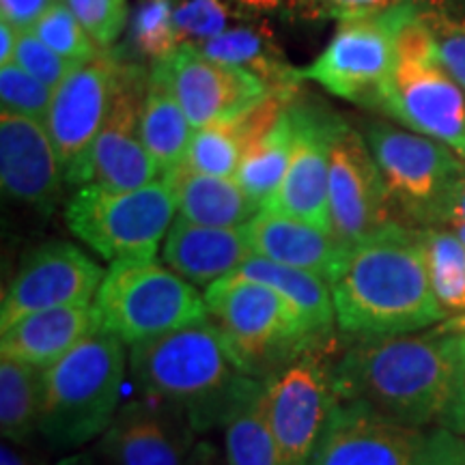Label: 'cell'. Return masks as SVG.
<instances>
[{
    "mask_svg": "<svg viewBox=\"0 0 465 465\" xmlns=\"http://www.w3.org/2000/svg\"><path fill=\"white\" fill-rule=\"evenodd\" d=\"M341 401L394 422L465 435V366L455 334L360 341L332 366Z\"/></svg>",
    "mask_w": 465,
    "mask_h": 465,
    "instance_id": "1",
    "label": "cell"
},
{
    "mask_svg": "<svg viewBox=\"0 0 465 465\" xmlns=\"http://www.w3.org/2000/svg\"><path fill=\"white\" fill-rule=\"evenodd\" d=\"M336 325L358 341L414 334L441 323L420 229L391 224L345 248L330 278Z\"/></svg>",
    "mask_w": 465,
    "mask_h": 465,
    "instance_id": "2",
    "label": "cell"
},
{
    "mask_svg": "<svg viewBox=\"0 0 465 465\" xmlns=\"http://www.w3.org/2000/svg\"><path fill=\"white\" fill-rule=\"evenodd\" d=\"M130 371L143 397L179 407L194 431L224 427L263 383L243 373L212 319L130 347Z\"/></svg>",
    "mask_w": 465,
    "mask_h": 465,
    "instance_id": "3",
    "label": "cell"
},
{
    "mask_svg": "<svg viewBox=\"0 0 465 465\" xmlns=\"http://www.w3.org/2000/svg\"><path fill=\"white\" fill-rule=\"evenodd\" d=\"M127 364L125 342L97 330L45 369L39 433L58 449L102 438L121 407Z\"/></svg>",
    "mask_w": 465,
    "mask_h": 465,
    "instance_id": "4",
    "label": "cell"
},
{
    "mask_svg": "<svg viewBox=\"0 0 465 465\" xmlns=\"http://www.w3.org/2000/svg\"><path fill=\"white\" fill-rule=\"evenodd\" d=\"M203 298L237 364L254 380H267L322 342L270 284L231 274L209 284Z\"/></svg>",
    "mask_w": 465,
    "mask_h": 465,
    "instance_id": "5",
    "label": "cell"
},
{
    "mask_svg": "<svg viewBox=\"0 0 465 465\" xmlns=\"http://www.w3.org/2000/svg\"><path fill=\"white\" fill-rule=\"evenodd\" d=\"M377 108L465 158V89L441 65L414 3H405L397 28V61Z\"/></svg>",
    "mask_w": 465,
    "mask_h": 465,
    "instance_id": "6",
    "label": "cell"
},
{
    "mask_svg": "<svg viewBox=\"0 0 465 465\" xmlns=\"http://www.w3.org/2000/svg\"><path fill=\"white\" fill-rule=\"evenodd\" d=\"M93 308L104 332L130 347L209 319L194 284L153 259L113 261Z\"/></svg>",
    "mask_w": 465,
    "mask_h": 465,
    "instance_id": "7",
    "label": "cell"
},
{
    "mask_svg": "<svg viewBox=\"0 0 465 465\" xmlns=\"http://www.w3.org/2000/svg\"><path fill=\"white\" fill-rule=\"evenodd\" d=\"M173 192L164 179L136 190L78 185L65 205L69 231L106 261L155 259L171 229Z\"/></svg>",
    "mask_w": 465,
    "mask_h": 465,
    "instance_id": "8",
    "label": "cell"
},
{
    "mask_svg": "<svg viewBox=\"0 0 465 465\" xmlns=\"http://www.w3.org/2000/svg\"><path fill=\"white\" fill-rule=\"evenodd\" d=\"M364 138L380 168L388 205L399 224L444 223L465 164L455 151L418 132L366 125Z\"/></svg>",
    "mask_w": 465,
    "mask_h": 465,
    "instance_id": "9",
    "label": "cell"
},
{
    "mask_svg": "<svg viewBox=\"0 0 465 465\" xmlns=\"http://www.w3.org/2000/svg\"><path fill=\"white\" fill-rule=\"evenodd\" d=\"M308 465H465V440L394 422L360 401H341Z\"/></svg>",
    "mask_w": 465,
    "mask_h": 465,
    "instance_id": "10",
    "label": "cell"
},
{
    "mask_svg": "<svg viewBox=\"0 0 465 465\" xmlns=\"http://www.w3.org/2000/svg\"><path fill=\"white\" fill-rule=\"evenodd\" d=\"M403 11L405 0L380 14L341 20L332 42L302 69V78L347 102L377 108L397 61V28Z\"/></svg>",
    "mask_w": 465,
    "mask_h": 465,
    "instance_id": "11",
    "label": "cell"
},
{
    "mask_svg": "<svg viewBox=\"0 0 465 465\" xmlns=\"http://www.w3.org/2000/svg\"><path fill=\"white\" fill-rule=\"evenodd\" d=\"M265 394L281 465H308L341 403L332 366L317 349H308L267 377Z\"/></svg>",
    "mask_w": 465,
    "mask_h": 465,
    "instance_id": "12",
    "label": "cell"
},
{
    "mask_svg": "<svg viewBox=\"0 0 465 465\" xmlns=\"http://www.w3.org/2000/svg\"><path fill=\"white\" fill-rule=\"evenodd\" d=\"M125 63L114 52L83 63L54 89L45 119L48 132L61 160L65 182L83 185L93 143L100 136L113 108Z\"/></svg>",
    "mask_w": 465,
    "mask_h": 465,
    "instance_id": "13",
    "label": "cell"
},
{
    "mask_svg": "<svg viewBox=\"0 0 465 465\" xmlns=\"http://www.w3.org/2000/svg\"><path fill=\"white\" fill-rule=\"evenodd\" d=\"M104 274L74 243L52 242L31 250L3 293L0 330L33 312L91 304Z\"/></svg>",
    "mask_w": 465,
    "mask_h": 465,
    "instance_id": "14",
    "label": "cell"
},
{
    "mask_svg": "<svg viewBox=\"0 0 465 465\" xmlns=\"http://www.w3.org/2000/svg\"><path fill=\"white\" fill-rule=\"evenodd\" d=\"M397 224L364 134L341 121L330 149V231L342 246Z\"/></svg>",
    "mask_w": 465,
    "mask_h": 465,
    "instance_id": "15",
    "label": "cell"
},
{
    "mask_svg": "<svg viewBox=\"0 0 465 465\" xmlns=\"http://www.w3.org/2000/svg\"><path fill=\"white\" fill-rule=\"evenodd\" d=\"M158 65L194 130L237 119L272 95L259 75L209 58L194 45H179Z\"/></svg>",
    "mask_w": 465,
    "mask_h": 465,
    "instance_id": "16",
    "label": "cell"
},
{
    "mask_svg": "<svg viewBox=\"0 0 465 465\" xmlns=\"http://www.w3.org/2000/svg\"><path fill=\"white\" fill-rule=\"evenodd\" d=\"M295 119L293 153L281 185L265 203V212L302 220L330 231V149L339 116L311 104L291 102Z\"/></svg>",
    "mask_w": 465,
    "mask_h": 465,
    "instance_id": "17",
    "label": "cell"
},
{
    "mask_svg": "<svg viewBox=\"0 0 465 465\" xmlns=\"http://www.w3.org/2000/svg\"><path fill=\"white\" fill-rule=\"evenodd\" d=\"M147 84L149 74L125 63L113 108L100 136L93 143L83 185L93 183L108 190H136L155 182L160 168L151 158L141 136Z\"/></svg>",
    "mask_w": 465,
    "mask_h": 465,
    "instance_id": "18",
    "label": "cell"
},
{
    "mask_svg": "<svg viewBox=\"0 0 465 465\" xmlns=\"http://www.w3.org/2000/svg\"><path fill=\"white\" fill-rule=\"evenodd\" d=\"M192 435L194 427L179 407L144 397L119 407L100 449L114 465H185Z\"/></svg>",
    "mask_w": 465,
    "mask_h": 465,
    "instance_id": "19",
    "label": "cell"
},
{
    "mask_svg": "<svg viewBox=\"0 0 465 465\" xmlns=\"http://www.w3.org/2000/svg\"><path fill=\"white\" fill-rule=\"evenodd\" d=\"M63 173L48 125L33 116L0 114V183L17 203L50 213L61 196Z\"/></svg>",
    "mask_w": 465,
    "mask_h": 465,
    "instance_id": "20",
    "label": "cell"
},
{
    "mask_svg": "<svg viewBox=\"0 0 465 465\" xmlns=\"http://www.w3.org/2000/svg\"><path fill=\"white\" fill-rule=\"evenodd\" d=\"M162 257L174 274L207 289L220 278L235 274L254 254L243 226H205L179 216L166 232Z\"/></svg>",
    "mask_w": 465,
    "mask_h": 465,
    "instance_id": "21",
    "label": "cell"
},
{
    "mask_svg": "<svg viewBox=\"0 0 465 465\" xmlns=\"http://www.w3.org/2000/svg\"><path fill=\"white\" fill-rule=\"evenodd\" d=\"M97 330L102 328L93 304L33 312L0 330V358L45 371Z\"/></svg>",
    "mask_w": 465,
    "mask_h": 465,
    "instance_id": "22",
    "label": "cell"
},
{
    "mask_svg": "<svg viewBox=\"0 0 465 465\" xmlns=\"http://www.w3.org/2000/svg\"><path fill=\"white\" fill-rule=\"evenodd\" d=\"M254 257H263L274 263L311 272L323 281L336 272V265L347 246L332 232L302 223V220L261 212L243 226Z\"/></svg>",
    "mask_w": 465,
    "mask_h": 465,
    "instance_id": "23",
    "label": "cell"
},
{
    "mask_svg": "<svg viewBox=\"0 0 465 465\" xmlns=\"http://www.w3.org/2000/svg\"><path fill=\"white\" fill-rule=\"evenodd\" d=\"M291 100L295 97L272 93L267 100L237 119L194 130L182 164L194 173L209 174V177L235 179L243 155L274 127L278 116L282 114Z\"/></svg>",
    "mask_w": 465,
    "mask_h": 465,
    "instance_id": "24",
    "label": "cell"
},
{
    "mask_svg": "<svg viewBox=\"0 0 465 465\" xmlns=\"http://www.w3.org/2000/svg\"><path fill=\"white\" fill-rule=\"evenodd\" d=\"M173 192L179 216L205 226H246L261 212V205L243 192L235 179L209 177L177 164L162 174Z\"/></svg>",
    "mask_w": 465,
    "mask_h": 465,
    "instance_id": "25",
    "label": "cell"
},
{
    "mask_svg": "<svg viewBox=\"0 0 465 465\" xmlns=\"http://www.w3.org/2000/svg\"><path fill=\"white\" fill-rule=\"evenodd\" d=\"M203 54L216 61L243 67L267 84L272 93L284 97L298 95L302 78L300 69L289 65L287 56L278 48L267 28L232 26L209 42L194 45Z\"/></svg>",
    "mask_w": 465,
    "mask_h": 465,
    "instance_id": "26",
    "label": "cell"
},
{
    "mask_svg": "<svg viewBox=\"0 0 465 465\" xmlns=\"http://www.w3.org/2000/svg\"><path fill=\"white\" fill-rule=\"evenodd\" d=\"M192 134L194 127L174 95L164 69L153 63L149 72L147 95H144L141 136L162 174L182 164Z\"/></svg>",
    "mask_w": 465,
    "mask_h": 465,
    "instance_id": "27",
    "label": "cell"
},
{
    "mask_svg": "<svg viewBox=\"0 0 465 465\" xmlns=\"http://www.w3.org/2000/svg\"><path fill=\"white\" fill-rule=\"evenodd\" d=\"M235 274L252 278V281L276 289L298 311V315L304 319L311 332L322 341L334 330L336 311L332 291L323 278L311 274V272L274 263V261L263 257H250Z\"/></svg>",
    "mask_w": 465,
    "mask_h": 465,
    "instance_id": "28",
    "label": "cell"
},
{
    "mask_svg": "<svg viewBox=\"0 0 465 465\" xmlns=\"http://www.w3.org/2000/svg\"><path fill=\"white\" fill-rule=\"evenodd\" d=\"M291 102L278 116L274 127L248 149L235 174V182L242 185L250 199L259 203L261 209L281 185L289 168L291 153H293L295 119Z\"/></svg>",
    "mask_w": 465,
    "mask_h": 465,
    "instance_id": "29",
    "label": "cell"
},
{
    "mask_svg": "<svg viewBox=\"0 0 465 465\" xmlns=\"http://www.w3.org/2000/svg\"><path fill=\"white\" fill-rule=\"evenodd\" d=\"M42 369L0 358V429L11 444H25L42 420Z\"/></svg>",
    "mask_w": 465,
    "mask_h": 465,
    "instance_id": "30",
    "label": "cell"
},
{
    "mask_svg": "<svg viewBox=\"0 0 465 465\" xmlns=\"http://www.w3.org/2000/svg\"><path fill=\"white\" fill-rule=\"evenodd\" d=\"M226 465H281L278 444L267 416L265 380L224 424Z\"/></svg>",
    "mask_w": 465,
    "mask_h": 465,
    "instance_id": "31",
    "label": "cell"
},
{
    "mask_svg": "<svg viewBox=\"0 0 465 465\" xmlns=\"http://www.w3.org/2000/svg\"><path fill=\"white\" fill-rule=\"evenodd\" d=\"M422 248L435 300L446 317L465 315V243L455 231H422Z\"/></svg>",
    "mask_w": 465,
    "mask_h": 465,
    "instance_id": "32",
    "label": "cell"
},
{
    "mask_svg": "<svg viewBox=\"0 0 465 465\" xmlns=\"http://www.w3.org/2000/svg\"><path fill=\"white\" fill-rule=\"evenodd\" d=\"M174 0H143L130 20L132 48L153 63L164 61L179 48L174 31Z\"/></svg>",
    "mask_w": 465,
    "mask_h": 465,
    "instance_id": "33",
    "label": "cell"
},
{
    "mask_svg": "<svg viewBox=\"0 0 465 465\" xmlns=\"http://www.w3.org/2000/svg\"><path fill=\"white\" fill-rule=\"evenodd\" d=\"M31 31L37 35L48 48L54 50L56 54L75 63V65H83V63L91 61L93 56L100 54L95 42L91 39V35L84 31V26L80 25L78 17L74 15V11L69 9L63 0H56V3L35 22Z\"/></svg>",
    "mask_w": 465,
    "mask_h": 465,
    "instance_id": "34",
    "label": "cell"
},
{
    "mask_svg": "<svg viewBox=\"0 0 465 465\" xmlns=\"http://www.w3.org/2000/svg\"><path fill=\"white\" fill-rule=\"evenodd\" d=\"M418 15L431 33L441 65L465 89V14L431 5L418 7Z\"/></svg>",
    "mask_w": 465,
    "mask_h": 465,
    "instance_id": "35",
    "label": "cell"
},
{
    "mask_svg": "<svg viewBox=\"0 0 465 465\" xmlns=\"http://www.w3.org/2000/svg\"><path fill=\"white\" fill-rule=\"evenodd\" d=\"M174 31L182 45H201L229 31L232 11L224 0H174Z\"/></svg>",
    "mask_w": 465,
    "mask_h": 465,
    "instance_id": "36",
    "label": "cell"
},
{
    "mask_svg": "<svg viewBox=\"0 0 465 465\" xmlns=\"http://www.w3.org/2000/svg\"><path fill=\"white\" fill-rule=\"evenodd\" d=\"M52 97L54 89L44 84L35 75L25 72L15 63L0 67V102H3V113L25 114L33 119H48Z\"/></svg>",
    "mask_w": 465,
    "mask_h": 465,
    "instance_id": "37",
    "label": "cell"
},
{
    "mask_svg": "<svg viewBox=\"0 0 465 465\" xmlns=\"http://www.w3.org/2000/svg\"><path fill=\"white\" fill-rule=\"evenodd\" d=\"M91 35L97 48L106 50L124 33L127 0H63Z\"/></svg>",
    "mask_w": 465,
    "mask_h": 465,
    "instance_id": "38",
    "label": "cell"
},
{
    "mask_svg": "<svg viewBox=\"0 0 465 465\" xmlns=\"http://www.w3.org/2000/svg\"><path fill=\"white\" fill-rule=\"evenodd\" d=\"M14 63L37 80H42L44 84L52 86V89H56L78 67L75 63L67 61V58L48 48L33 31H20Z\"/></svg>",
    "mask_w": 465,
    "mask_h": 465,
    "instance_id": "39",
    "label": "cell"
},
{
    "mask_svg": "<svg viewBox=\"0 0 465 465\" xmlns=\"http://www.w3.org/2000/svg\"><path fill=\"white\" fill-rule=\"evenodd\" d=\"M300 3H306L319 15L351 20V17L380 14L403 0H300Z\"/></svg>",
    "mask_w": 465,
    "mask_h": 465,
    "instance_id": "40",
    "label": "cell"
},
{
    "mask_svg": "<svg viewBox=\"0 0 465 465\" xmlns=\"http://www.w3.org/2000/svg\"><path fill=\"white\" fill-rule=\"evenodd\" d=\"M56 0H0V15L17 31H31Z\"/></svg>",
    "mask_w": 465,
    "mask_h": 465,
    "instance_id": "41",
    "label": "cell"
},
{
    "mask_svg": "<svg viewBox=\"0 0 465 465\" xmlns=\"http://www.w3.org/2000/svg\"><path fill=\"white\" fill-rule=\"evenodd\" d=\"M444 224H449L450 229H457V226H465V173L463 177L459 179L455 192H452L449 207H446Z\"/></svg>",
    "mask_w": 465,
    "mask_h": 465,
    "instance_id": "42",
    "label": "cell"
},
{
    "mask_svg": "<svg viewBox=\"0 0 465 465\" xmlns=\"http://www.w3.org/2000/svg\"><path fill=\"white\" fill-rule=\"evenodd\" d=\"M17 37H20V31L9 22H0V67L14 63L15 48H17Z\"/></svg>",
    "mask_w": 465,
    "mask_h": 465,
    "instance_id": "43",
    "label": "cell"
},
{
    "mask_svg": "<svg viewBox=\"0 0 465 465\" xmlns=\"http://www.w3.org/2000/svg\"><path fill=\"white\" fill-rule=\"evenodd\" d=\"M185 465H220L218 452L212 444L201 441V444H194V449H192Z\"/></svg>",
    "mask_w": 465,
    "mask_h": 465,
    "instance_id": "44",
    "label": "cell"
},
{
    "mask_svg": "<svg viewBox=\"0 0 465 465\" xmlns=\"http://www.w3.org/2000/svg\"><path fill=\"white\" fill-rule=\"evenodd\" d=\"M0 465H37V463H33L25 452L17 450L15 444H11V441L7 444V441H5L3 450H0Z\"/></svg>",
    "mask_w": 465,
    "mask_h": 465,
    "instance_id": "45",
    "label": "cell"
},
{
    "mask_svg": "<svg viewBox=\"0 0 465 465\" xmlns=\"http://www.w3.org/2000/svg\"><path fill=\"white\" fill-rule=\"evenodd\" d=\"M438 332H441V334H465V315L450 317L449 322H441Z\"/></svg>",
    "mask_w": 465,
    "mask_h": 465,
    "instance_id": "46",
    "label": "cell"
},
{
    "mask_svg": "<svg viewBox=\"0 0 465 465\" xmlns=\"http://www.w3.org/2000/svg\"><path fill=\"white\" fill-rule=\"evenodd\" d=\"M235 3L243 5L248 9H257V11H270L276 9L281 5V0H235Z\"/></svg>",
    "mask_w": 465,
    "mask_h": 465,
    "instance_id": "47",
    "label": "cell"
},
{
    "mask_svg": "<svg viewBox=\"0 0 465 465\" xmlns=\"http://www.w3.org/2000/svg\"><path fill=\"white\" fill-rule=\"evenodd\" d=\"M455 339H457L459 353H461V360H463V366H465V334H455Z\"/></svg>",
    "mask_w": 465,
    "mask_h": 465,
    "instance_id": "48",
    "label": "cell"
},
{
    "mask_svg": "<svg viewBox=\"0 0 465 465\" xmlns=\"http://www.w3.org/2000/svg\"><path fill=\"white\" fill-rule=\"evenodd\" d=\"M459 235V240H461L465 243V226H457V229H452Z\"/></svg>",
    "mask_w": 465,
    "mask_h": 465,
    "instance_id": "49",
    "label": "cell"
}]
</instances>
